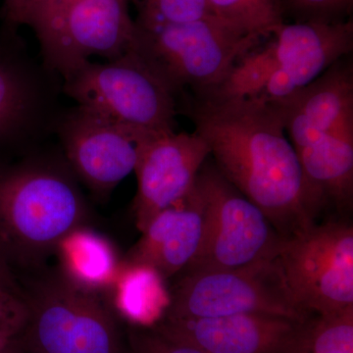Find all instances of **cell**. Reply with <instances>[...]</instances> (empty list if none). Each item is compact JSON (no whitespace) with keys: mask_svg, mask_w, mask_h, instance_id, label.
<instances>
[{"mask_svg":"<svg viewBox=\"0 0 353 353\" xmlns=\"http://www.w3.org/2000/svg\"><path fill=\"white\" fill-rule=\"evenodd\" d=\"M57 252L65 277L94 292L112 287L122 266L111 243L85 227L72 232L60 243Z\"/></svg>","mask_w":353,"mask_h":353,"instance_id":"obj_17","label":"cell"},{"mask_svg":"<svg viewBox=\"0 0 353 353\" xmlns=\"http://www.w3.org/2000/svg\"><path fill=\"white\" fill-rule=\"evenodd\" d=\"M309 183L325 205L350 209L353 201V125L317 132L285 126Z\"/></svg>","mask_w":353,"mask_h":353,"instance_id":"obj_16","label":"cell"},{"mask_svg":"<svg viewBox=\"0 0 353 353\" xmlns=\"http://www.w3.org/2000/svg\"><path fill=\"white\" fill-rule=\"evenodd\" d=\"M277 259L292 301L305 314L353 306L350 225L314 223L285 238Z\"/></svg>","mask_w":353,"mask_h":353,"instance_id":"obj_9","label":"cell"},{"mask_svg":"<svg viewBox=\"0 0 353 353\" xmlns=\"http://www.w3.org/2000/svg\"><path fill=\"white\" fill-rule=\"evenodd\" d=\"M25 301L41 352L113 353L110 322L97 292L62 276L39 281Z\"/></svg>","mask_w":353,"mask_h":353,"instance_id":"obj_10","label":"cell"},{"mask_svg":"<svg viewBox=\"0 0 353 353\" xmlns=\"http://www.w3.org/2000/svg\"><path fill=\"white\" fill-rule=\"evenodd\" d=\"M139 23H185L216 17L208 0H130Z\"/></svg>","mask_w":353,"mask_h":353,"instance_id":"obj_21","label":"cell"},{"mask_svg":"<svg viewBox=\"0 0 353 353\" xmlns=\"http://www.w3.org/2000/svg\"><path fill=\"white\" fill-rule=\"evenodd\" d=\"M53 132L74 175L101 199L134 172L139 141L143 138L79 105L59 111Z\"/></svg>","mask_w":353,"mask_h":353,"instance_id":"obj_11","label":"cell"},{"mask_svg":"<svg viewBox=\"0 0 353 353\" xmlns=\"http://www.w3.org/2000/svg\"><path fill=\"white\" fill-rule=\"evenodd\" d=\"M205 215L196 187L158 213L128 254L127 263L150 267L168 280L185 271L201 250Z\"/></svg>","mask_w":353,"mask_h":353,"instance_id":"obj_15","label":"cell"},{"mask_svg":"<svg viewBox=\"0 0 353 353\" xmlns=\"http://www.w3.org/2000/svg\"><path fill=\"white\" fill-rule=\"evenodd\" d=\"M62 90L139 136L176 130V95L132 50L104 63L87 62L64 79Z\"/></svg>","mask_w":353,"mask_h":353,"instance_id":"obj_5","label":"cell"},{"mask_svg":"<svg viewBox=\"0 0 353 353\" xmlns=\"http://www.w3.org/2000/svg\"><path fill=\"white\" fill-rule=\"evenodd\" d=\"M296 343L306 353H353V306L306 319Z\"/></svg>","mask_w":353,"mask_h":353,"instance_id":"obj_20","label":"cell"},{"mask_svg":"<svg viewBox=\"0 0 353 353\" xmlns=\"http://www.w3.org/2000/svg\"><path fill=\"white\" fill-rule=\"evenodd\" d=\"M8 328L0 327V352L6 348L7 332H8Z\"/></svg>","mask_w":353,"mask_h":353,"instance_id":"obj_28","label":"cell"},{"mask_svg":"<svg viewBox=\"0 0 353 353\" xmlns=\"http://www.w3.org/2000/svg\"><path fill=\"white\" fill-rule=\"evenodd\" d=\"M41 0H4L3 14L10 31L29 24Z\"/></svg>","mask_w":353,"mask_h":353,"instance_id":"obj_23","label":"cell"},{"mask_svg":"<svg viewBox=\"0 0 353 353\" xmlns=\"http://www.w3.org/2000/svg\"><path fill=\"white\" fill-rule=\"evenodd\" d=\"M281 7L285 22H341L352 18L353 0H281Z\"/></svg>","mask_w":353,"mask_h":353,"instance_id":"obj_22","label":"cell"},{"mask_svg":"<svg viewBox=\"0 0 353 353\" xmlns=\"http://www.w3.org/2000/svg\"><path fill=\"white\" fill-rule=\"evenodd\" d=\"M132 50L174 94L185 88L196 97L219 87L239 58L261 41L217 17L185 23L136 22Z\"/></svg>","mask_w":353,"mask_h":353,"instance_id":"obj_4","label":"cell"},{"mask_svg":"<svg viewBox=\"0 0 353 353\" xmlns=\"http://www.w3.org/2000/svg\"><path fill=\"white\" fill-rule=\"evenodd\" d=\"M296 341H294V343H292V345H290V347H288L287 350H285V352L282 353H306L305 352H304L303 348H301V347H299V345H297Z\"/></svg>","mask_w":353,"mask_h":353,"instance_id":"obj_29","label":"cell"},{"mask_svg":"<svg viewBox=\"0 0 353 353\" xmlns=\"http://www.w3.org/2000/svg\"><path fill=\"white\" fill-rule=\"evenodd\" d=\"M189 115L220 173L263 211L281 236L314 224L325 203L304 175L282 106L196 97Z\"/></svg>","mask_w":353,"mask_h":353,"instance_id":"obj_1","label":"cell"},{"mask_svg":"<svg viewBox=\"0 0 353 353\" xmlns=\"http://www.w3.org/2000/svg\"><path fill=\"white\" fill-rule=\"evenodd\" d=\"M54 76L25 55L0 50V143L36 141L53 132L59 113Z\"/></svg>","mask_w":353,"mask_h":353,"instance_id":"obj_14","label":"cell"},{"mask_svg":"<svg viewBox=\"0 0 353 353\" xmlns=\"http://www.w3.org/2000/svg\"><path fill=\"white\" fill-rule=\"evenodd\" d=\"M130 0H69L41 14L31 27L39 39L43 65L68 78L94 57L117 59L132 50L136 23Z\"/></svg>","mask_w":353,"mask_h":353,"instance_id":"obj_7","label":"cell"},{"mask_svg":"<svg viewBox=\"0 0 353 353\" xmlns=\"http://www.w3.org/2000/svg\"><path fill=\"white\" fill-rule=\"evenodd\" d=\"M69 1V0H41V3L34 11V15L32 16L31 20H30L29 24H31L32 21L36 19L38 16L41 14L48 12V11L52 10V9L57 8V7L62 6L65 2Z\"/></svg>","mask_w":353,"mask_h":353,"instance_id":"obj_27","label":"cell"},{"mask_svg":"<svg viewBox=\"0 0 353 353\" xmlns=\"http://www.w3.org/2000/svg\"><path fill=\"white\" fill-rule=\"evenodd\" d=\"M170 296L164 316L173 319L234 314L307 319L290 296L277 257L229 270L185 272Z\"/></svg>","mask_w":353,"mask_h":353,"instance_id":"obj_8","label":"cell"},{"mask_svg":"<svg viewBox=\"0 0 353 353\" xmlns=\"http://www.w3.org/2000/svg\"><path fill=\"white\" fill-rule=\"evenodd\" d=\"M88 213L65 158L36 154L0 167V252L9 263H39L83 227Z\"/></svg>","mask_w":353,"mask_h":353,"instance_id":"obj_2","label":"cell"},{"mask_svg":"<svg viewBox=\"0 0 353 353\" xmlns=\"http://www.w3.org/2000/svg\"><path fill=\"white\" fill-rule=\"evenodd\" d=\"M165 282L154 269L126 262L112 285L114 301L128 319L152 325L163 317L170 305V290Z\"/></svg>","mask_w":353,"mask_h":353,"instance_id":"obj_18","label":"cell"},{"mask_svg":"<svg viewBox=\"0 0 353 353\" xmlns=\"http://www.w3.org/2000/svg\"><path fill=\"white\" fill-rule=\"evenodd\" d=\"M205 215L203 241L185 272L229 270L275 259L285 236L209 157L194 183Z\"/></svg>","mask_w":353,"mask_h":353,"instance_id":"obj_6","label":"cell"},{"mask_svg":"<svg viewBox=\"0 0 353 353\" xmlns=\"http://www.w3.org/2000/svg\"><path fill=\"white\" fill-rule=\"evenodd\" d=\"M139 353H203L189 347L169 340V339H146L141 345Z\"/></svg>","mask_w":353,"mask_h":353,"instance_id":"obj_25","label":"cell"},{"mask_svg":"<svg viewBox=\"0 0 353 353\" xmlns=\"http://www.w3.org/2000/svg\"><path fill=\"white\" fill-rule=\"evenodd\" d=\"M216 17L246 36L263 39L285 22L281 0H208Z\"/></svg>","mask_w":353,"mask_h":353,"instance_id":"obj_19","label":"cell"},{"mask_svg":"<svg viewBox=\"0 0 353 353\" xmlns=\"http://www.w3.org/2000/svg\"><path fill=\"white\" fill-rule=\"evenodd\" d=\"M303 322L266 314L166 318L162 333L203 353H282L296 341Z\"/></svg>","mask_w":353,"mask_h":353,"instance_id":"obj_13","label":"cell"},{"mask_svg":"<svg viewBox=\"0 0 353 353\" xmlns=\"http://www.w3.org/2000/svg\"><path fill=\"white\" fill-rule=\"evenodd\" d=\"M353 50V22H284L239 58L219 87L201 99L282 105Z\"/></svg>","mask_w":353,"mask_h":353,"instance_id":"obj_3","label":"cell"},{"mask_svg":"<svg viewBox=\"0 0 353 353\" xmlns=\"http://www.w3.org/2000/svg\"><path fill=\"white\" fill-rule=\"evenodd\" d=\"M0 290L10 292L20 297H24L25 292L20 289L15 276L11 270L10 263L0 252Z\"/></svg>","mask_w":353,"mask_h":353,"instance_id":"obj_26","label":"cell"},{"mask_svg":"<svg viewBox=\"0 0 353 353\" xmlns=\"http://www.w3.org/2000/svg\"><path fill=\"white\" fill-rule=\"evenodd\" d=\"M209 157L208 143L196 132H158L139 141L132 210L141 233L158 213L189 194Z\"/></svg>","mask_w":353,"mask_h":353,"instance_id":"obj_12","label":"cell"},{"mask_svg":"<svg viewBox=\"0 0 353 353\" xmlns=\"http://www.w3.org/2000/svg\"><path fill=\"white\" fill-rule=\"evenodd\" d=\"M27 316L24 297L0 290V327L9 329Z\"/></svg>","mask_w":353,"mask_h":353,"instance_id":"obj_24","label":"cell"}]
</instances>
